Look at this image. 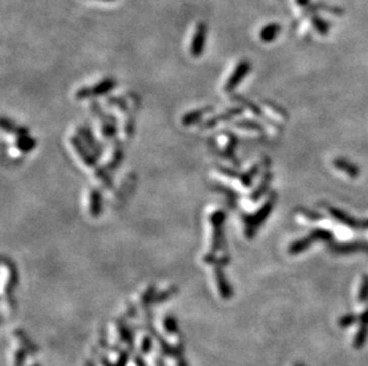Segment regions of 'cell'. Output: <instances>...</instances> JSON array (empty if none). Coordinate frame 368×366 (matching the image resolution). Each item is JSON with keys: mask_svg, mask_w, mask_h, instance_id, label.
<instances>
[{"mask_svg": "<svg viewBox=\"0 0 368 366\" xmlns=\"http://www.w3.org/2000/svg\"><path fill=\"white\" fill-rule=\"evenodd\" d=\"M71 144L73 148H74L75 151L78 152L79 156H80V158L82 159V162L85 163V165H87L88 168L93 169L95 175H97V177L100 179L102 183H104L106 187L112 188L111 178L109 177V175L106 174V171L104 170V169L100 168V166L98 165V162H97V158H95V156L91 155L89 150L84 145V143L80 141V138L76 137V136H73V137L71 138Z\"/></svg>", "mask_w": 368, "mask_h": 366, "instance_id": "cell-2", "label": "cell"}, {"mask_svg": "<svg viewBox=\"0 0 368 366\" xmlns=\"http://www.w3.org/2000/svg\"><path fill=\"white\" fill-rule=\"evenodd\" d=\"M225 221V213L221 209H217L210 215V224L212 228L211 234V250L210 254H216L220 251L222 242H223V226Z\"/></svg>", "mask_w": 368, "mask_h": 366, "instance_id": "cell-4", "label": "cell"}, {"mask_svg": "<svg viewBox=\"0 0 368 366\" xmlns=\"http://www.w3.org/2000/svg\"><path fill=\"white\" fill-rule=\"evenodd\" d=\"M174 292H177V288L175 287H172L168 289V290H166L164 294H161L160 296H159V298L156 299V302H161V301H165V299H167L170 296H172L174 294Z\"/></svg>", "mask_w": 368, "mask_h": 366, "instance_id": "cell-25", "label": "cell"}, {"mask_svg": "<svg viewBox=\"0 0 368 366\" xmlns=\"http://www.w3.org/2000/svg\"><path fill=\"white\" fill-rule=\"evenodd\" d=\"M318 240L331 241L333 240V234L327 229H316V231L311 232L307 237L301 238L298 241H294L293 244H291L288 252H290V255H298Z\"/></svg>", "mask_w": 368, "mask_h": 366, "instance_id": "cell-3", "label": "cell"}, {"mask_svg": "<svg viewBox=\"0 0 368 366\" xmlns=\"http://www.w3.org/2000/svg\"><path fill=\"white\" fill-rule=\"evenodd\" d=\"M109 104L117 106V108L121 109L122 112H128L127 104H125L124 100L118 99V98H111V99H109Z\"/></svg>", "mask_w": 368, "mask_h": 366, "instance_id": "cell-24", "label": "cell"}, {"mask_svg": "<svg viewBox=\"0 0 368 366\" xmlns=\"http://www.w3.org/2000/svg\"><path fill=\"white\" fill-rule=\"evenodd\" d=\"M271 181H272V174L270 171H266L265 172L262 179H261L260 185L257 186L256 189H255L253 193H251L250 199L253 200V201H257V200L260 199L261 196L265 194V193H267L268 188H270Z\"/></svg>", "mask_w": 368, "mask_h": 366, "instance_id": "cell-15", "label": "cell"}, {"mask_svg": "<svg viewBox=\"0 0 368 366\" xmlns=\"http://www.w3.org/2000/svg\"><path fill=\"white\" fill-rule=\"evenodd\" d=\"M334 250L341 254H347V252H355V251H368V244L364 242H353V244H344V245H334Z\"/></svg>", "mask_w": 368, "mask_h": 366, "instance_id": "cell-17", "label": "cell"}, {"mask_svg": "<svg viewBox=\"0 0 368 366\" xmlns=\"http://www.w3.org/2000/svg\"><path fill=\"white\" fill-rule=\"evenodd\" d=\"M104 2H112V0H104Z\"/></svg>", "mask_w": 368, "mask_h": 366, "instance_id": "cell-26", "label": "cell"}, {"mask_svg": "<svg viewBox=\"0 0 368 366\" xmlns=\"http://www.w3.org/2000/svg\"><path fill=\"white\" fill-rule=\"evenodd\" d=\"M15 145L19 151L26 154V152L32 151V150L36 148V139L30 137L29 135L17 136V137H16Z\"/></svg>", "mask_w": 368, "mask_h": 366, "instance_id": "cell-14", "label": "cell"}, {"mask_svg": "<svg viewBox=\"0 0 368 366\" xmlns=\"http://www.w3.org/2000/svg\"><path fill=\"white\" fill-rule=\"evenodd\" d=\"M214 189H216V191H218L220 193H223V194L225 196H228V198L230 199L231 201H235V200L237 199V194H236V193H235L233 191V189H230V188H228V187H224V186L216 185L214 187Z\"/></svg>", "mask_w": 368, "mask_h": 366, "instance_id": "cell-22", "label": "cell"}, {"mask_svg": "<svg viewBox=\"0 0 368 366\" xmlns=\"http://www.w3.org/2000/svg\"><path fill=\"white\" fill-rule=\"evenodd\" d=\"M258 170H260V164H256V165H254L249 171L245 172V174H243V175H241L240 179H241L242 185H243L244 187H249V186H251L253 179L255 176L257 175Z\"/></svg>", "mask_w": 368, "mask_h": 366, "instance_id": "cell-20", "label": "cell"}, {"mask_svg": "<svg viewBox=\"0 0 368 366\" xmlns=\"http://www.w3.org/2000/svg\"><path fill=\"white\" fill-rule=\"evenodd\" d=\"M236 126L240 129L244 130H251V131H262V128H261L260 124L255 123L253 120H240L236 123Z\"/></svg>", "mask_w": 368, "mask_h": 366, "instance_id": "cell-21", "label": "cell"}, {"mask_svg": "<svg viewBox=\"0 0 368 366\" xmlns=\"http://www.w3.org/2000/svg\"><path fill=\"white\" fill-rule=\"evenodd\" d=\"M242 112H243V109L240 108V107L229 108V109H227V111H224L223 113H221V114L212 116V118H210L208 120L205 121L203 124V129L215 128V126H216L218 123H223V121L230 120V119H233L234 116L241 114Z\"/></svg>", "mask_w": 368, "mask_h": 366, "instance_id": "cell-8", "label": "cell"}, {"mask_svg": "<svg viewBox=\"0 0 368 366\" xmlns=\"http://www.w3.org/2000/svg\"><path fill=\"white\" fill-rule=\"evenodd\" d=\"M279 33V25L277 24H270L266 25L265 28L261 30L260 37L264 42H272L273 39L277 37V35Z\"/></svg>", "mask_w": 368, "mask_h": 366, "instance_id": "cell-18", "label": "cell"}, {"mask_svg": "<svg viewBox=\"0 0 368 366\" xmlns=\"http://www.w3.org/2000/svg\"><path fill=\"white\" fill-rule=\"evenodd\" d=\"M250 72V63L248 61H241L235 68V71L229 76L228 81L224 85L225 92H233L235 88L240 85L244 76Z\"/></svg>", "mask_w": 368, "mask_h": 366, "instance_id": "cell-7", "label": "cell"}, {"mask_svg": "<svg viewBox=\"0 0 368 366\" xmlns=\"http://www.w3.org/2000/svg\"><path fill=\"white\" fill-rule=\"evenodd\" d=\"M275 198H277V195H275L274 193H272L267 201L261 206L260 209H258L255 214L243 216L245 237L253 238L254 235L256 234L257 229L260 228V226L264 224L265 220L268 218V215L271 214L272 209H273L275 204Z\"/></svg>", "mask_w": 368, "mask_h": 366, "instance_id": "cell-1", "label": "cell"}, {"mask_svg": "<svg viewBox=\"0 0 368 366\" xmlns=\"http://www.w3.org/2000/svg\"><path fill=\"white\" fill-rule=\"evenodd\" d=\"M117 85L116 80L108 78L104 79L102 81H100L97 85L92 86V87H82L79 89L78 92L75 93V98L78 100H85L88 98H92V96H99V95H104L106 93H109L110 91H112Z\"/></svg>", "mask_w": 368, "mask_h": 366, "instance_id": "cell-5", "label": "cell"}, {"mask_svg": "<svg viewBox=\"0 0 368 366\" xmlns=\"http://www.w3.org/2000/svg\"><path fill=\"white\" fill-rule=\"evenodd\" d=\"M214 274H215V279H216V283H217L218 291L221 292V295L223 296V298H225V299L230 298L231 295H233V291H231L230 285H229L227 278H225V275H224L223 270H222L221 265H215Z\"/></svg>", "mask_w": 368, "mask_h": 366, "instance_id": "cell-9", "label": "cell"}, {"mask_svg": "<svg viewBox=\"0 0 368 366\" xmlns=\"http://www.w3.org/2000/svg\"><path fill=\"white\" fill-rule=\"evenodd\" d=\"M102 199L101 193L98 188L91 189L89 193V214L93 218H98L100 216L102 212Z\"/></svg>", "mask_w": 368, "mask_h": 366, "instance_id": "cell-11", "label": "cell"}, {"mask_svg": "<svg viewBox=\"0 0 368 366\" xmlns=\"http://www.w3.org/2000/svg\"><path fill=\"white\" fill-rule=\"evenodd\" d=\"M123 161V148L121 145V143L117 142L116 144V148L114 149V152H112V158L109 162L108 168L110 170H115V169L118 168V165L121 164V162Z\"/></svg>", "mask_w": 368, "mask_h": 366, "instance_id": "cell-19", "label": "cell"}, {"mask_svg": "<svg viewBox=\"0 0 368 366\" xmlns=\"http://www.w3.org/2000/svg\"><path fill=\"white\" fill-rule=\"evenodd\" d=\"M79 136L85 139L86 144H87L88 148L95 154V157H100L102 152L101 146L97 141H95L93 137V133H92V131L87 128V126H85V128H79Z\"/></svg>", "mask_w": 368, "mask_h": 366, "instance_id": "cell-12", "label": "cell"}, {"mask_svg": "<svg viewBox=\"0 0 368 366\" xmlns=\"http://www.w3.org/2000/svg\"><path fill=\"white\" fill-rule=\"evenodd\" d=\"M334 165H335V168L339 169L340 171L346 172L349 177H353V178L359 177V175H360L359 168H357L355 164H353L351 162L347 161V159H344V158L335 159Z\"/></svg>", "mask_w": 368, "mask_h": 366, "instance_id": "cell-13", "label": "cell"}, {"mask_svg": "<svg viewBox=\"0 0 368 366\" xmlns=\"http://www.w3.org/2000/svg\"><path fill=\"white\" fill-rule=\"evenodd\" d=\"M206 36L207 25L204 22L198 23L193 37H192V44L190 48V52L193 57H200L203 55L205 44H206Z\"/></svg>", "mask_w": 368, "mask_h": 366, "instance_id": "cell-6", "label": "cell"}, {"mask_svg": "<svg viewBox=\"0 0 368 366\" xmlns=\"http://www.w3.org/2000/svg\"><path fill=\"white\" fill-rule=\"evenodd\" d=\"M236 100H237V101H240L242 105L247 106V108H249L250 111H253V112L255 113V114H258V115L261 114L260 108H258L257 106L255 105V104H253V102L249 101V100H245V99H243V98H241V96H236Z\"/></svg>", "mask_w": 368, "mask_h": 366, "instance_id": "cell-23", "label": "cell"}, {"mask_svg": "<svg viewBox=\"0 0 368 366\" xmlns=\"http://www.w3.org/2000/svg\"><path fill=\"white\" fill-rule=\"evenodd\" d=\"M2 128L5 132L11 133V135H15L16 137H17V136H22V135H29L28 129L24 128V126L16 125L15 123L9 120V119H6L5 116L2 119Z\"/></svg>", "mask_w": 368, "mask_h": 366, "instance_id": "cell-16", "label": "cell"}, {"mask_svg": "<svg viewBox=\"0 0 368 366\" xmlns=\"http://www.w3.org/2000/svg\"><path fill=\"white\" fill-rule=\"evenodd\" d=\"M212 111H214V107H211V106H206V107H204V108H198V109H194V111L188 112L184 116H182L181 124L184 126H190V125L197 124L198 121H200L201 119H203V116L205 114H207V113H210Z\"/></svg>", "mask_w": 368, "mask_h": 366, "instance_id": "cell-10", "label": "cell"}]
</instances>
